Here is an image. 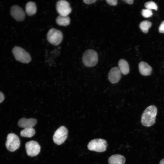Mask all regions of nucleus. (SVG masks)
<instances>
[{
	"mask_svg": "<svg viewBox=\"0 0 164 164\" xmlns=\"http://www.w3.org/2000/svg\"><path fill=\"white\" fill-rule=\"evenodd\" d=\"M157 111V108L154 105H150L146 108L142 115L141 122L142 125L146 127L152 125L155 122Z\"/></svg>",
	"mask_w": 164,
	"mask_h": 164,
	"instance_id": "nucleus-1",
	"label": "nucleus"
},
{
	"mask_svg": "<svg viewBox=\"0 0 164 164\" xmlns=\"http://www.w3.org/2000/svg\"><path fill=\"white\" fill-rule=\"evenodd\" d=\"M82 60L84 64L87 67L94 66L98 62L97 54L93 50H87L83 53Z\"/></svg>",
	"mask_w": 164,
	"mask_h": 164,
	"instance_id": "nucleus-2",
	"label": "nucleus"
},
{
	"mask_svg": "<svg viewBox=\"0 0 164 164\" xmlns=\"http://www.w3.org/2000/svg\"><path fill=\"white\" fill-rule=\"evenodd\" d=\"M107 146V141L101 138L95 139L91 140L87 145L89 150L100 152L106 151Z\"/></svg>",
	"mask_w": 164,
	"mask_h": 164,
	"instance_id": "nucleus-3",
	"label": "nucleus"
},
{
	"mask_svg": "<svg viewBox=\"0 0 164 164\" xmlns=\"http://www.w3.org/2000/svg\"><path fill=\"white\" fill-rule=\"evenodd\" d=\"M12 52L15 59L21 63H27L31 60V57L29 53L21 47H15Z\"/></svg>",
	"mask_w": 164,
	"mask_h": 164,
	"instance_id": "nucleus-4",
	"label": "nucleus"
},
{
	"mask_svg": "<svg viewBox=\"0 0 164 164\" xmlns=\"http://www.w3.org/2000/svg\"><path fill=\"white\" fill-rule=\"evenodd\" d=\"M20 145L19 138L17 135L13 133L8 135L5 146L8 151L11 152L15 151L19 148Z\"/></svg>",
	"mask_w": 164,
	"mask_h": 164,
	"instance_id": "nucleus-5",
	"label": "nucleus"
},
{
	"mask_svg": "<svg viewBox=\"0 0 164 164\" xmlns=\"http://www.w3.org/2000/svg\"><path fill=\"white\" fill-rule=\"evenodd\" d=\"M47 39L48 41L51 44L57 46L62 42L63 35L60 30L55 28H51L47 33Z\"/></svg>",
	"mask_w": 164,
	"mask_h": 164,
	"instance_id": "nucleus-6",
	"label": "nucleus"
},
{
	"mask_svg": "<svg viewBox=\"0 0 164 164\" xmlns=\"http://www.w3.org/2000/svg\"><path fill=\"white\" fill-rule=\"evenodd\" d=\"M68 131L64 126H61L54 132L53 140L56 144L60 145L63 144L67 137Z\"/></svg>",
	"mask_w": 164,
	"mask_h": 164,
	"instance_id": "nucleus-7",
	"label": "nucleus"
},
{
	"mask_svg": "<svg viewBox=\"0 0 164 164\" xmlns=\"http://www.w3.org/2000/svg\"><path fill=\"white\" fill-rule=\"evenodd\" d=\"M25 148L27 155L31 157L37 155L40 150V146L36 141L31 140L25 144Z\"/></svg>",
	"mask_w": 164,
	"mask_h": 164,
	"instance_id": "nucleus-8",
	"label": "nucleus"
},
{
	"mask_svg": "<svg viewBox=\"0 0 164 164\" xmlns=\"http://www.w3.org/2000/svg\"><path fill=\"white\" fill-rule=\"evenodd\" d=\"M56 8L57 12L60 15L67 16L72 11L69 3L65 0L58 1L56 4Z\"/></svg>",
	"mask_w": 164,
	"mask_h": 164,
	"instance_id": "nucleus-9",
	"label": "nucleus"
},
{
	"mask_svg": "<svg viewBox=\"0 0 164 164\" xmlns=\"http://www.w3.org/2000/svg\"><path fill=\"white\" fill-rule=\"evenodd\" d=\"M10 13L12 16L17 21H22L25 18V12L17 5H13L11 7Z\"/></svg>",
	"mask_w": 164,
	"mask_h": 164,
	"instance_id": "nucleus-10",
	"label": "nucleus"
},
{
	"mask_svg": "<svg viewBox=\"0 0 164 164\" xmlns=\"http://www.w3.org/2000/svg\"><path fill=\"white\" fill-rule=\"evenodd\" d=\"M121 72L118 68L114 67L112 68L108 74V79L112 84L117 83L121 79Z\"/></svg>",
	"mask_w": 164,
	"mask_h": 164,
	"instance_id": "nucleus-11",
	"label": "nucleus"
},
{
	"mask_svg": "<svg viewBox=\"0 0 164 164\" xmlns=\"http://www.w3.org/2000/svg\"><path fill=\"white\" fill-rule=\"evenodd\" d=\"M37 121L36 119L33 118H22L20 119L18 123V126L20 128H33L37 124Z\"/></svg>",
	"mask_w": 164,
	"mask_h": 164,
	"instance_id": "nucleus-12",
	"label": "nucleus"
},
{
	"mask_svg": "<svg viewBox=\"0 0 164 164\" xmlns=\"http://www.w3.org/2000/svg\"><path fill=\"white\" fill-rule=\"evenodd\" d=\"M138 68L140 73L143 76L150 75L152 73V67L147 63L141 61L139 64Z\"/></svg>",
	"mask_w": 164,
	"mask_h": 164,
	"instance_id": "nucleus-13",
	"label": "nucleus"
},
{
	"mask_svg": "<svg viewBox=\"0 0 164 164\" xmlns=\"http://www.w3.org/2000/svg\"><path fill=\"white\" fill-rule=\"evenodd\" d=\"M125 162L124 156L119 154L112 155L108 159L109 164H124Z\"/></svg>",
	"mask_w": 164,
	"mask_h": 164,
	"instance_id": "nucleus-14",
	"label": "nucleus"
},
{
	"mask_svg": "<svg viewBox=\"0 0 164 164\" xmlns=\"http://www.w3.org/2000/svg\"><path fill=\"white\" fill-rule=\"evenodd\" d=\"M119 69L121 73L126 75L129 72V67L128 62L123 59H120L118 61Z\"/></svg>",
	"mask_w": 164,
	"mask_h": 164,
	"instance_id": "nucleus-15",
	"label": "nucleus"
},
{
	"mask_svg": "<svg viewBox=\"0 0 164 164\" xmlns=\"http://www.w3.org/2000/svg\"><path fill=\"white\" fill-rule=\"evenodd\" d=\"M26 12L29 16H32L36 13L37 8L35 3L33 2H28L26 5Z\"/></svg>",
	"mask_w": 164,
	"mask_h": 164,
	"instance_id": "nucleus-16",
	"label": "nucleus"
},
{
	"mask_svg": "<svg viewBox=\"0 0 164 164\" xmlns=\"http://www.w3.org/2000/svg\"><path fill=\"white\" fill-rule=\"evenodd\" d=\"M56 22L59 25L66 26L69 25L70 22V19L69 16L60 15L56 18Z\"/></svg>",
	"mask_w": 164,
	"mask_h": 164,
	"instance_id": "nucleus-17",
	"label": "nucleus"
},
{
	"mask_svg": "<svg viewBox=\"0 0 164 164\" xmlns=\"http://www.w3.org/2000/svg\"><path fill=\"white\" fill-rule=\"evenodd\" d=\"M35 131L33 128H26L20 132V135L23 137L31 138L35 135Z\"/></svg>",
	"mask_w": 164,
	"mask_h": 164,
	"instance_id": "nucleus-18",
	"label": "nucleus"
},
{
	"mask_svg": "<svg viewBox=\"0 0 164 164\" xmlns=\"http://www.w3.org/2000/svg\"><path fill=\"white\" fill-rule=\"evenodd\" d=\"M152 26V23L148 21H144L142 22L139 25V27L142 31L145 33H147L148 30Z\"/></svg>",
	"mask_w": 164,
	"mask_h": 164,
	"instance_id": "nucleus-19",
	"label": "nucleus"
},
{
	"mask_svg": "<svg viewBox=\"0 0 164 164\" xmlns=\"http://www.w3.org/2000/svg\"><path fill=\"white\" fill-rule=\"evenodd\" d=\"M145 6L146 9L150 10L154 9L157 10V6L156 4L153 2L149 1L146 2L145 4Z\"/></svg>",
	"mask_w": 164,
	"mask_h": 164,
	"instance_id": "nucleus-20",
	"label": "nucleus"
},
{
	"mask_svg": "<svg viewBox=\"0 0 164 164\" xmlns=\"http://www.w3.org/2000/svg\"><path fill=\"white\" fill-rule=\"evenodd\" d=\"M142 14L144 17L148 18L151 17L153 13L151 10L145 9L142 10Z\"/></svg>",
	"mask_w": 164,
	"mask_h": 164,
	"instance_id": "nucleus-21",
	"label": "nucleus"
},
{
	"mask_svg": "<svg viewBox=\"0 0 164 164\" xmlns=\"http://www.w3.org/2000/svg\"><path fill=\"white\" fill-rule=\"evenodd\" d=\"M106 1L108 4L111 5L115 6L118 3L117 0H107Z\"/></svg>",
	"mask_w": 164,
	"mask_h": 164,
	"instance_id": "nucleus-22",
	"label": "nucleus"
},
{
	"mask_svg": "<svg viewBox=\"0 0 164 164\" xmlns=\"http://www.w3.org/2000/svg\"><path fill=\"white\" fill-rule=\"evenodd\" d=\"M159 30L160 33H164V21L162 22L159 26Z\"/></svg>",
	"mask_w": 164,
	"mask_h": 164,
	"instance_id": "nucleus-23",
	"label": "nucleus"
},
{
	"mask_svg": "<svg viewBox=\"0 0 164 164\" xmlns=\"http://www.w3.org/2000/svg\"><path fill=\"white\" fill-rule=\"evenodd\" d=\"M97 1V0H84L83 1L86 4H91L94 3Z\"/></svg>",
	"mask_w": 164,
	"mask_h": 164,
	"instance_id": "nucleus-24",
	"label": "nucleus"
},
{
	"mask_svg": "<svg viewBox=\"0 0 164 164\" xmlns=\"http://www.w3.org/2000/svg\"><path fill=\"white\" fill-rule=\"evenodd\" d=\"M4 98L5 97L4 94L0 91V103L4 101Z\"/></svg>",
	"mask_w": 164,
	"mask_h": 164,
	"instance_id": "nucleus-25",
	"label": "nucleus"
},
{
	"mask_svg": "<svg viewBox=\"0 0 164 164\" xmlns=\"http://www.w3.org/2000/svg\"><path fill=\"white\" fill-rule=\"evenodd\" d=\"M123 1L126 3L129 4H132L134 2V0H124Z\"/></svg>",
	"mask_w": 164,
	"mask_h": 164,
	"instance_id": "nucleus-26",
	"label": "nucleus"
},
{
	"mask_svg": "<svg viewBox=\"0 0 164 164\" xmlns=\"http://www.w3.org/2000/svg\"><path fill=\"white\" fill-rule=\"evenodd\" d=\"M159 164H164V158L161 160L159 162Z\"/></svg>",
	"mask_w": 164,
	"mask_h": 164,
	"instance_id": "nucleus-27",
	"label": "nucleus"
}]
</instances>
